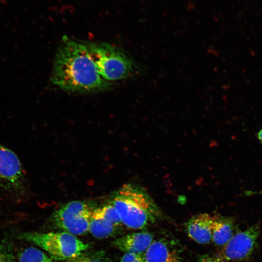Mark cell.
<instances>
[{"label": "cell", "mask_w": 262, "mask_h": 262, "mask_svg": "<svg viewBox=\"0 0 262 262\" xmlns=\"http://www.w3.org/2000/svg\"><path fill=\"white\" fill-rule=\"evenodd\" d=\"M51 81L60 89L72 93L103 91L113 86L98 73L86 43L66 37L57 50Z\"/></svg>", "instance_id": "6da1fadb"}, {"label": "cell", "mask_w": 262, "mask_h": 262, "mask_svg": "<svg viewBox=\"0 0 262 262\" xmlns=\"http://www.w3.org/2000/svg\"><path fill=\"white\" fill-rule=\"evenodd\" d=\"M112 204L118 213L122 223L133 229H140L153 223L158 208L142 188L131 184L124 185L116 193Z\"/></svg>", "instance_id": "7a4b0ae2"}, {"label": "cell", "mask_w": 262, "mask_h": 262, "mask_svg": "<svg viewBox=\"0 0 262 262\" xmlns=\"http://www.w3.org/2000/svg\"><path fill=\"white\" fill-rule=\"evenodd\" d=\"M90 54L103 79L114 82L134 77L141 67L122 49L106 42H86Z\"/></svg>", "instance_id": "3957f363"}, {"label": "cell", "mask_w": 262, "mask_h": 262, "mask_svg": "<svg viewBox=\"0 0 262 262\" xmlns=\"http://www.w3.org/2000/svg\"><path fill=\"white\" fill-rule=\"evenodd\" d=\"M19 238L40 246L57 261L77 258L89 247L88 244L66 232H27L21 233Z\"/></svg>", "instance_id": "277c9868"}, {"label": "cell", "mask_w": 262, "mask_h": 262, "mask_svg": "<svg viewBox=\"0 0 262 262\" xmlns=\"http://www.w3.org/2000/svg\"><path fill=\"white\" fill-rule=\"evenodd\" d=\"M260 233L257 224L235 234L218 252L201 257L198 262H234L249 258Z\"/></svg>", "instance_id": "5b68a950"}, {"label": "cell", "mask_w": 262, "mask_h": 262, "mask_svg": "<svg viewBox=\"0 0 262 262\" xmlns=\"http://www.w3.org/2000/svg\"><path fill=\"white\" fill-rule=\"evenodd\" d=\"M93 210L86 203L68 202L57 210L51 220L57 227L74 235L84 234L89 229Z\"/></svg>", "instance_id": "8992f818"}, {"label": "cell", "mask_w": 262, "mask_h": 262, "mask_svg": "<svg viewBox=\"0 0 262 262\" xmlns=\"http://www.w3.org/2000/svg\"><path fill=\"white\" fill-rule=\"evenodd\" d=\"M24 174L16 154L0 144V190L17 196L23 189Z\"/></svg>", "instance_id": "52a82bcc"}, {"label": "cell", "mask_w": 262, "mask_h": 262, "mask_svg": "<svg viewBox=\"0 0 262 262\" xmlns=\"http://www.w3.org/2000/svg\"><path fill=\"white\" fill-rule=\"evenodd\" d=\"M215 216L199 213L192 217L186 224L189 237L199 244H206L212 241L213 226Z\"/></svg>", "instance_id": "ba28073f"}, {"label": "cell", "mask_w": 262, "mask_h": 262, "mask_svg": "<svg viewBox=\"0 0 262 262\" xmlns=\"http://www.w3.org/2000/svg\"><path fill=\"white\" fill-rule=\"evenodd\" d=\"M153 242V236L146 232H134L123 236L114 241L115 246L125 253L141 254Z\"/></svg>", "instance_id": "9c48e42d"}, {"label": "cell", "mask_w": 262, "mask_h": 262, "mask_svg": "<svg viewBox=\"0 0 262 262\" xmlns=\"http://www.w3.org/2000/svg\"><path fill=\"white\" fill-rule=\"evenodd\" d=\"M144 257L146 262H181L176 252L161 240L153 241Z\"/></svg>", "instance_id": "30bf717a"}, {"label": "cell", "mask_w": 262, "mask_h": 262, "mask_svg": "<svg viewBox=\"0 0 262 262\" xmlns=\"http://www.w3.org/2000/svg\"><path fill=\"white\" fill-rule=\"evenodd\" d=\"M231 218L215 216L213 226L212 241L217 246H223L232 238L234 224Z\"/></svg>", "instance_id": "8fae6325"}, {"label": "cell", "mask_w": 262, "mask_h": 262, "mask_svg": "<svg viewBox=\"0 0 262 262\" xmlns=\"http://www.w3.org/2000/svg\"><path fill=\"white\" fill-rule=\"evenodd\" d=\"M116 226L103 217L95 209L93 211L88 231L97 239H104L111 236L115 232Z\"/></svg>", "instance_id": "7c38bea8"}, {"label": "cell", "mask_w": 262, "mask_h": 262, "mask_svg": "<svg viewBox=\"0 0 262 262\" xmlns=\"http://www.w3.org/2000/svg\"><path fill=\"white\" fill-rule=\"evenodd\" d=\"M19 262H52L44 252L35 247L27 248L19 253Z\"/></svg>", "instance_id": "4fadbf2b"}, {"label": "cell", "mask_w": 262, "mask_h": 262, "mask_svg": "<svg viewBox=\"0 0 262 262\" xmlns=\"http://www.w3.org/2000/svg\"><path fill=\"white\" fill-rule=\"evenodd\" d=\"M96 209L103 217L116 227L122 223L118 213L112 203Z\"/></svg>", "instance_id": "5bb4252c"}, {"label": "cell", "mask_w": 262, "mask_h": 262, "mask_svg": "<svg viewBox=\"0 0 262 262\" xmlns=\"http://www.w3.org/2000/svg\"><path fill=\"white\" fill-rule=\"evenodd\" d=\"M0 262H15L12 247L6 242H0Z\"/></svg>", "instance_id": "9a60e30c"}, {"label": "cell", "mask_w": 262, "mask_h": 262, "mask_svg": "<svg viewBox=\"0 0 262 262\" xmlns=\"http://www.w3.org/2000/svg\"><path fill=\"white\" fill-rule=\"evenodd\" d=\"M120 262H146L144 257L141 254L125 253L121 259Z\"/></svg>", "instance_id": "2e32d148"}, {"label": "cell", "mask_w": 262, "mask_h": 262, "mask_svg": "<svg viewBox=\"0 0 262 262\" xmlns=\"http://www.w3.org/2000/svg\"><path fill=\"white\" fill-rule=\"evenodd\" d=\"M74 262H106L103 256L99 254L92 255L78 258Z\"/></svg>", "instance_id": "e0dca14e"}, {"label": "cell", "mask_w": 262, "mask_h": 262, "mask_svg": "<svg viewBox=\"0 0 262 262\" xmlns=\"http://www.w3.org/2000/svg\"><path fill=\"white\" fill-rule=\"evenodd\" d=\"M258 137L259 139L262 142V130H261L258 133Z\"/></svg>", "instance_id": "ac0fdd59"}]
</instances>
